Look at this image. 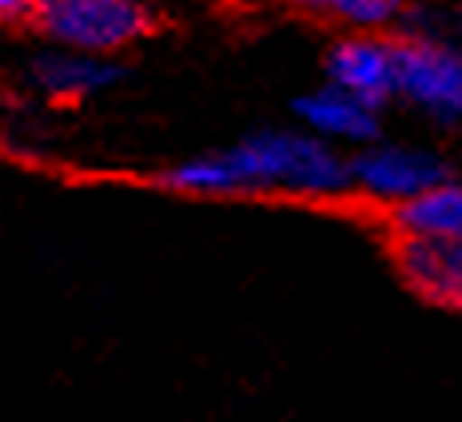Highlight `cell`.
I'll return each mask as SVG.
<instances>
[{"label": "cell", "instance_id": "obj_1", "mask_svg": "<svg viewBox=\"0 0 462 422\" xmlns=\"http://www.w3.org/2000/svg\"><path fill=\"white\" fill-rule=\"evenodd\" d=\"M236 188H295L307 196H331L351 184V168L323 143L303 136H259L219 156Z\"/></svg>", "mask_w": 462, "mask_h": 422}, {"label": "cell", "instance_id": "obj_2", "mask_svg": "<svg viewBox=\"0 0 462 422\" xmlns=\"http://www.w3.org/2000/svg\"><path fill=\"white\" fill-rule=\"evenodd\" d=\"M36 28L72 52H116L156 28V16L143 0H41Z\"/></svg>", "mask_w": 462, "mask_h": 422}, {"label": "cell", "instance_id": "obj_3", "mask_svg": "<svg viewBox=\"0 0 462 422\" xmlns=\"http://www.w3.org/2000/svg\"><path fill=\"white\" fill-rule=\"evenodd\" d=\"M394 263L411 291H419L427 303L462 311V239L399 235Z\"/></svg>", "mask_w": 462, "mask_h": 422}, {"label": "cell", "instance_id": "obj_4", "mask_svg": "<svg viewBox=\"0 0 462 422\" xmlns=\"http://www.w3.org/2000/svg\"><path fill=\"white\" fill-rule=\"evenodd\" d=\"M394 56V84L411 92L415 100L430 104L439 112H462V56L447 48L402 41L391 44Z\"/></svg>", "mask_w": 462, "mask_h": 422}, {"label": "cell", "instance_id": "obj_5", "mask_svg": "<svg viewBox=\"0 0 462 422\" xmlns=\"http://www.w3.org/2000/svg\"><path fill=\"white\" fill-rule=\"evenodd\" d=\"M351 179L367 188V196L374 199H391V204H402V199L419 196V191L435 188L447 179L439 160L419 156V151H371V156L355 160L351 164Z\"/></svg>", "mask_w": 462, "mask_h": 422}, {"label": "cell", "instance_id": "obj_6", "mask_svg": "<svg viewBox=\"0 0 462 422\" xmlns=\"http://www.w3.org/2000/svg\"><path fill=\"white\" fill-rule=\"evenodd\" d=\"M331 72L339 80V88L346 96H355L359 104H383L387 96L399 88L394 84V56L391 44H374V41H346L331 52Z\"/></svg>", "mask_w": 462, "mask_h": 422}, {"label": "cell", "instance_id": "obj_7", "mask_svg": "<svg viewBox=\"0 0 462 422\" xmlns=\"http://www.w3.org/2000/svg\"><path fill=\"white\" fill-rule=\"evenodd\" d=\"M394 227L399 235L462 239V184L442 179V184L394 204Z\"/></svg>", "mask_w": 462, "mask_h": 422}, {"label": "cell", "instance_id": "obj_8", "mask_svg": "<svg viewBox=\"0 0 462 422\" xmlns=\"http://www.w3.org/2000/svg\"><path fill=\"white\" fill-rule=\"evenodd\" d=\"M36 80L52 96H84L100 88V84H108L112 72L104 64L88 60V52H72V56H44V60H36Z\"/></svg>", "mask_w": 462, "mask_h": 422}, {"label": "cell", "instance_id": "obj_9", "mask_svg": "<svg viewBox=\"0 0 462 422\" xmlns=\"http://www.w3.org/2000/svg\"><path fill=\"white\" fill-rule=\"evenodd\" d=\"M300 112L315 124L319 132H335V136H374V120L367 112V104H359L355 96H311L300 100Z\"/></svg>", "mask_w": 462, "mask_h": 422}, {"label": "cell", "instance_id": "obj_10", "mask_svg": "<svg viewBox=\"0 0 462 422\" xmlns=\"http://www.w3.org/2000/svg\"><path fill=\"white\" fill-rule=\"evenodd\" d=\"M331 8L343 16V21L355 24H379L399 8V0H331Z\"/></svg>", "mask_w": 462, "mask_h": 422}, {"label": "cell", "instance_id": "obj_11", "mask_svg": "<svg viewBox=\"0 0 462 422\" xmlns=\"http://www.w3.org/2000/svg\"><path fill=\"white\" fill-rule=\"evenodd\" d=\"M36 5L41 0H0V24H13V21H32Z\"/></svg>", "mask_w": 462, "mask_h": 422}, {"label": "cell", "instance_id": "obj_12", "mask_svg": "<svg viewBox=\"0 0 462 422\" xmlns=\"http://www.w3.org/2000/svg\"><path fill=\"white\" fill-rule=\"evenodd\" d=\"M295 5H303V8H331V0H295Z\"/></svg>", "mask_w": 462, "mask_h": 422}]
</instances>
